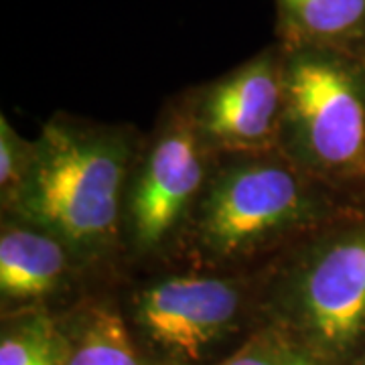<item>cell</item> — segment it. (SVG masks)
<instances>
[{"label": "cell", "instance_id": "9", "mask_svg": "<svg viewBox=\"0 0 365 365\" xmlns=\"http://www.w3.org/2000/svg\"><path fill=\"white\" fill-rule=\"evenodd\" d=\"M55 317L59 365H150L120 313L114 288L96 292Z\"/></svg>", "mask_w": 365, "mask_h": 365}, {"label": "cell", "instance_id": "7", "mask_svg": "<svg viewBox=\"0 0 365 365\" xmlns=\"http://www.w3.org/2000/svg\"><path fill=\"white\" fill-rule=\"evenodd\" d=\"M182 96L213 155L274 150L284 106V47L274 41L234 69L182 90Z\"/></svg>", "mask_w": 365, "mask_h": 365}, {"label": "cell", "instance_id": "12", "mask_svg": "<svg viewBox=\"0 0 365 365\" xmlns=\"http://www.w3.org/2000/svg\"><path fill=\"white\" fill-rule=\"evenodd\" d=\"M35 138L14 130L6 114H0V209L13 203L35 165Z\"/></svg>", "mask_w": 365, "mask_h": 365}, {"label": "cell", "instance_id": "6", "mask_svg": "<svg viewBox=\"0 0 365 365\" xmlns=\"http://www.w3.org/2000/svg\"><path fill=\"white\" fill-rule=\"evenodd\" d=\"M215 155L201 140L182 91L143 134L122 205L124 272L175 264Z\"/></svg>", "mask_w": 365, "mask_h": 365}, {"label": "cell", "instance_id": "1", "mask_svg": "<svg viewBox=\"0 0 365 365\" xmlns=\"http://www.w3.org/2000/svg\"><path fill=\"white\" fill-rule=\"evenodd\" d=\"M364 205L313 179L278 148L215 155L175 264L213 272H256L327 223Z\"/></svg>", "mask_w": 365, "mask_h": 365}, {"label": "cell", "instance_id": "4", "mask_svg": "<svg viewBox=\"0 0 365 365\" xmlns=\"http://www.w3.org/2000/svg\"><path fill=\"white\" fill-rule=\"evenodd\" d=\"M118 307L150 365H215L262 327L260 274L163 266L122 274Z\"/></svg>", "mask_w": 365, "mask_h": 365}, {"label": "cell", "instance_id": "3", "mask_svg": "<svg viewBox=\"0 0 365 365\" xmlns=\"http://www.w3.org/2000/svg\"><path fill=\"white\" fill-rule=\"evenodd\" d=\"M262 327L323 365L365 351V205L327 223L258 270Z\"/></svg>", "mask_w": 365, "mask_h": 365}, {"label": "cell", "instance_id": "10", "mask_svg": "<svg viewBox=\"0 0 365 365\" xmlns=\"http://www.w3.org/2000/svg\"><path fill=\"white\" fill-rule=\"evenodd\" d=\"M274 35L284 47L365 55V0H274Z\"/></svg>", "mask_w": 365, "mask_h": 365}, {"label": "cell", "instance_id": "13", "mask_svg": "<svg viewBox=\"0 0 365 365\" xmlns=\"http://www.w3.org/2000/svg\"><path fill=\"white\" fill-rule=\"evenodd\" d=\"M215 365H323L294 341L270 327H260L230 357Z\"/></svg>", "mask_w": 365, "mask_h": 365}, {"label": "cell", "instance_id": "11", "mask_svg": "<svg viewBox=\"0 0 365 365\" xmlns=\"http://www.w3.org/2000/svg\"><path fill=\"white\" fill-rule=\"evenodd\" d=\"M0 365H59L57 317L47 311L2 314Z\"/></svg>", "mask_w": 365, "mask_h": 365}, {"label": "cell", "instance_id": "5", "mask_svg": "<svg viewBox=\"0 0 365 365\" xmlns=\"http://www.w3.org/2000/svg\"><path fill=\"white\" fill-rule=\"evenodd\" d=\"M278 150L329 189L365 203V55L284 47Z\"/></svg>", "mask_w": 365, "mask_h": 365}, {"label": "cell", "instance_id": "2", "mask_svg": "<svg viewBox=\"0 0 365 365\" xmlns=\"http://www.w3.org/2000/svg\"><path fill=\"white\" fill-rule=\"evenodd\" d=\"M143 130L57 110L35 138L25 187L0 213L63 237L106 284L122 278V205Z\"/></svg>", "mask_w": 365, "mask_h": 365}, {"label": "cell", "instance_id": "8", "mask_svg": "<svg viewBox=\"0 0 365 365\" xmlns=\"http://www.w3.org/2000/svg\"><path fill=\"white\" fill-rule=\"evenodd\" d=\"M110 284L51 230L0 213V317L47 311L61 314Z\"/></svg>", "mask_w": 365, "mask_h": 365}, {"label": "cell", "instance_id": "14", "mask_svg": "<svg viewBox=\"0 0 365 365\" xmlns=\"http://www.w3.org/2000/svg\"><path fill=\"white\" fill-rule=\"evenodd\" d=\"M351 365H365V351L361 353V355H359V357H357V359H355Z\"/></svg>", "mask_w": 365, "mask_h": 365}]
</instances>
